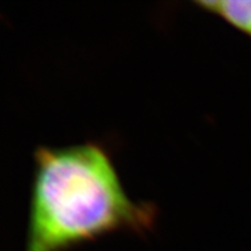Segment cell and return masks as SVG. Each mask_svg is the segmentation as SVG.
Wrapping results in <instances>:
<instances>
[{
  "label": "cell",
  "instance_id": "6da1fadb",
  "mask_svg": "<svg viewBox=\"0 0 251 251\" xmlns=\"http://www.w3.org/2000/svg\"><path fill=\"white\" fill-rule=\"evenodd\" d=\"M33 163L25 251H67L112 232L144 233L154 225L155 208L127 195L102 146H40Z\"/></svg>",
  "mask_w": 251,
  "mask_h": 251
},
{
  "label": "cell",
  "instance_id": "7a4b0ae2",
  "mask_svg": "<svg viewBox=\"0 0 251 251\" xmlns=\"http://www.w3.org/2000/svg\"><path fill=\"white\" fill-rule=\"evenodd\" d=\"M196 5L209 13L221 17L222 20L251 37V1H198Z\"/></svg>",
  "mask_w": 251,
  "mask_h": 251
}]
</instances>
